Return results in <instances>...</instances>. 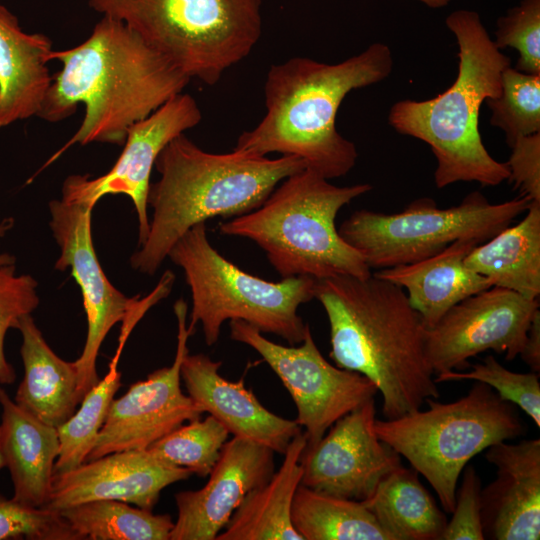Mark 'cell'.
I'll return each mask as SVG.
<instances>
[{
    "instance_id": "6da1fadb",
    "label": "cell",
    "mask_w": 540,
    "mask_h": 540,
    "mask_svg": "<svg viewBox=\"0 0 540 540\" xmlns=\"http://www.w3.org/2000/svg\"><path fill=\"white\" fill-rule=\"evenodd\" d=\"M49 59L61 62L62 68L52 76L37 117L56 123L72 116L79 104L85 112L72 137L39 171L76 144L123 145L134 124L190 81L138 33L110 16H102L82 43L53 50Z\"/></svg>"
},
{
    "instance_id": "7a4b0ae2",
    "label": "cell",
    "mask_w": 540,
    "mask_h": 540,
    "mask_svg": "<svg viewBox=\"0 0 540 540\" xmlns=\"http://www.w3.org/2000/svg\"><path fill=\"white\" fill-rule=\"evenodd\" d=\"M314 298L329 321L330 358L375 384L385 419L439 397L426 355V329L403 288L373 274L338 275L316 280Z\"/></svg>"
},
{
    "instance_id": "3957f363",
    "label": "cell",
    "mask_w": 540,
    "mask_h": 540,
    "mask_svg": "<svg viewBox=\"0 0 540 540\" xmlns=\"http://www.w3.org/2000/svg\"><path fill=\"white\" fill-rule=\"evenodd\" d=\"M392 69V52L383 43L337 64L294 57L272 65L264 86L266 114L238 137L234 150L296 156L328 180L346 175L358 153L336 129L340 104L349 92L384 80Z\"/></svg>"
},
{
    "instance_id": "277c9868",
    "label": "cell",
    "mask_w": 540,
    "mask_h": 540,
    "mask_svg": "<svg viewBox=\"0 0 540 540\" xmlns=\"http://www.w3.org/2000/svg\"><path fill=\"white\" fill-rule=\"evenodd\" d=\"M147 205L153 210L145 242L130 258L131 267L153 275L178 239L191 227L214 217L247 214L288 176L306 168L296 156H266L234 150L204 151L184 133L171 140L155 164Z\"/></svg>"
},
{
    "instance_id": "5b68a950",
    "label": "cell",
    "mask_w": 540,
    "mask_h": 540,
    "mask_svg": "<svg viewBox=\"0 0 540 540\" xmlns=\"http://www.w3.org/2000/svg\"><path fill=\"white\" fill-rule=\"evenodd\" d=\"M446 25L459 48L456 80L432 99L396 102L389 123L398 133L430 146L437 160V188L460 181L496 186L508 180L509 169L485 148L479 114L484 101L500 95L510 58L496 47L477 12L456 10L448 15Z\"/></svg>"
},
{
    "instance_id": "8992f818",
    "label": "cell",
    "mask_w": 540,
    "mask_h": 540,
    "mask_svg": "<svg viewBox=\"0 0 540 540\" xmlns=\"http://www.w3.org/2000/svg\"><path fill=\"white\" fill-rule=\"evenodd\" d=\"M371 189L367 183L339 187L305 168L285 178L257 209L220 223L219 232L255 242L282 278H367L370 267L341 237L336 217Z\"/></svg>"
},
{
    "instance_id": "52a82bcc",
    "label": "cell",
    "mask_w": 540,
    "mask_h": 540,
    "mask_svg": "<svg viewBox=\"0 0 540 540\" xmlns=\"http://www.w3.org/2000/svg\"><path fill=\"white\" fill-rule=\"evenodd\" d=\"M428 408L393 419L375 420L381 441L409 461L432 486L447 513L469 461L491 445L525 434L516 406L477 382L456 401L428 398Z\"/></svg>"
},
{
    "instance_id": "ba28073f",
    "label": "cell",
    "mask_w": 540,
    "mask_h": 540,
    "mask_svg": "<svg viewBox=\"0 0 540 540\" xmlns=\"http://www.w3.org/2000/svg\"><path fill=\"white\" fill-rule=\"evenodd\" d=\"M261 0H88L123 21L186 76L215 85L262 33Z\"/></svg>"
},
{
    "instance_id": "9c48e42d",
    "label": "cell",
    "mask_w": 540,
    "mask_h": 540,
    "mask_svg": "<svg viewBox=\"0 0 540 540\" xmlns=\"http://www.w3.org/2000/svg\"><path fill=\"white\" fill-rule=\"evenodd\" d=\"M170 260L181 267L192 308L189 328L201 324L205 342L214 345L222 324L241 320L288 344H300L310 328L298 314L314 298L316 279L310 276L267 281L240 269L209 242L205 223L191 227L173 245Z\"/></svg>"
},
{
    "instance_id": "30bf717a",
    "label": "cell",
    "mask_w": 540,
    "mask_h": 540,
    "mask_svg": "<svg viewBox=\"0 0 540 540\" xmlns=\"http://www.w3.org/2000/svg\"><path fill=\"white\" fill-rule=\"evenodd\" d=\"M530 203L519 195L493 204L474 191L458 205L443 209L422 197L398 213L355 211L338 232L370 269H384L433 256L460 239L483 243L525 213Z\"/></svg>"
},
{
    "instance_id": "8fae6325",
    "label": "cell",
    "mask_w": 540,
    "mask_h": 540,
    "mask_svg": "<svg viewBox=\"0 0 540 540\" xmlns=\"http://www.w3.org/2000/svg\"><path fill=\"white\" fill-rule=\"evenodd\" d=\"M93 208L85 203L52 200L49 203L50 228L60 248L55 269L71 274L79 285L87 318V337L80 357L75 360L79 384L84 395L98 382L96 360L99 349L111 328L125 323L130 331L143 315L172 290L175 275L167 270L156 287L144 297L128 298L106 277L98 261L92 239Z\"/></svg>"
},
{
    "instance_id": "7c38bea8",
    "label": "cell",
    "mask_w": 540,
    "mask_h": 540,
    "mask_svg": "<svg viewBox=\"0 0 540 540\" xmlns=\"http://www.w3.org/2000/svg\"><path fill=\"white\" fill-rule=\"evenodd\" d=\"M230 337L254 349L280 378L305 429L306 448L315 445L341 417L378 393L364 375L329 363L315 344L310 328L299 346L277 344L241 320L230 321Z\"/></svg>"
},
{
    "instance_id": "4fadbf2b",
    "label": "cell",
    "mask_w": 540,
    "mask_h": 540,
    "mask_svg": "<svg viewBox=\"0 0 540 540\" xmlns=\"http://www.w3.org/2000/svg\"><path fill=\"white\" fill-rule=\"evenodd\" d=\"M539 299L492 286L460 301L426 330V355L434 374L470 367L487 350L514 360L522 351Z\"/></svg>"
},
{
    "instance_id": "5bb4252c",
    "label": "cell",
    "mask_w": 540,
    "mask_h": 540,
    "mask_svg": "<svg viewBox=\"0 0 540 540\" xmlns=\"http://www.w3.org/2000/svg\"><path fill=\"white\" fill-rule=\"evenodd\" d=\"M177 347L173 363L155 370L145 380L132 384L124 395L113 399L90 461L109 453L147 449L182 424L198 419L202 409L181 389V364L189 353L187 342L194 330L187 326V304H174Z\"/></svg>"
},
{
    "instance_id": "9a60e30c",
    "label": "cell",
    "mask_w": 540,
    "mask_h": 540,
    "mask_svg": "<svg viewBox=\"0 0 540 540\" xmlns=\"http://www.w3.org/2000/svg\"><path fill=\"white\" fill-rule=\"evenodd\" d=\"M201 119L202 113L194 97L183 92L173 96L128 130L124 148L108 172L96 178L79 174L68 176L62 186V199L94 208L106 195L128 196L137 213L138 245L141 246L149 232L147 196L155 161L171 140L197 126Z\"/></svg>"
},
{
    "instance_id": "2e32d148",
    "label": "cell",
    "mask_w": 540,
    "mask_h": 540,
    "mask_svg": "<svg viewBox=\"0 0 540 540\" xmlns=\"http://www.w3.org/2000/svg\"><path fill=\"white\" fill-rule=\"evenodd\" d=\"M375 399L338 419L301 459V484L320 493L365 501L401 456L375 431Z\"/></svg>"
},
{
    "instance_id": "e0dca14e",
    "label": "cell",
    "mask_w": 540,
    "mask_h": 540,
    "mask_svg": "<svg viewBox=\"0 0 540 540\" xmlns=\"http://www.w3.org/2000/svg\"><path fill=\"white\" fill-rule=\"evenodd\" d=\"M274 453L240 437L227 440L206 484L175 495L177 519L169 540H215L245 496L273 475Z\"/></svg>"
},
{
    "instance_id": "ac0fdd59",
    "label": "cell",
    "mask_w": 540,
    "mask_h": 540,
    "mask_svg": "<svg viewBox=\"0 0 540 540\" xmlns=\"http://www.w3.org/2000/svg\"><path fill=\"white\" fill-rule=\"evenodd\" d=\"M192 474L187 468L159 460L147 449L117 451L54 474L42 508L58 511L87 501L110 499L152 510L164 488Z\"/></svg>"
},
{
    "instance_id": "d6986e66",
    "label": "cell",
    "mask_w": 540,
    "mask_h": 540,
    "mask_svg": "<svg viewBox=\"0 0 540 540\" xmlns=\"http://www.w3.org/2000/svg\"><path fill=\"white\" fill-rule=\"evenodd\" d=\"M485 459L496 467V478L481 491L485 538H540V440L505 441L486 449Z\"/></svg>"
},
{
    "instance_id": "ffe728a7",
    "label": "cell",
    "mask_w": 540,
    "mask_h": 540,
    "mask_svg": "<svg viewBox=\"0 0 540 540\" xmlns=\"http://www.w3.org/2000/svg\"><path fill=\"white\" fill-rule=\"evenodd\" d=\"M221 361L203 353L183 358L181 380L187 394L202 409L221 422L230 434L283 454L291 440L300 434L294 420L276 415L239 381H229L220 373Z\"/></svg>"
},
{
    "instance_id": "44dd1931",
    "label": "cell",
    "mask_w": 540,
    "mask_h": 540,
    "mask_svg": "<svg viewBox=\"0 0 540 540\" xmlns=\"http://www.w3.org/2000/svg\"><path fill=\"white\" fill-rule=\"evenodd\" d=\"M478 244L474 239H460L433 256L379 269L373 275L403 288L429 330L454 305L492 287L485 277L464 264L467 254Z\"/></svg>"
},
{
    "instance_id": "7402d4cb",
    "label": "cell",
    "mask_w": 540,
    "mask_h": 540,
    "mask_svg": "<svg viewBox=\"0 0 540 540\" xmlns=\"http://www.w3.org/2000/svg\"><path fill=\"white\" fill-rule=\"evenodd\" d=\"M51 39L27 33L0 3V128L37 116L51 85Z\"/></svg>"
},
{
    "instance_id": "603a6c76",
    "label": "cell",
    "mask_w": 540,
    "mask_h": 540,
    "mask_svg": "<svg viewBox=\"0 0 540 540\" xmlns=\"http://www.w3.org/2000/svg\"><path fill=\"white\" fill-rule=\"evenodd\" d=\"M1 449L14 488L13 499L42 508L49 497L59 455L57 428L20 407L0 386Z\"/></svg>"
},
{
    "instance_id": "cb8c5ba5",
    "label": "cell",
    "mask_w": 540,
    "mask_h": 540,
    "mask_svg": "<svg viewBox=\"0 0 540 540\" xmlns=\"http://www.w3.org/2000/svg\"><path fill=\"white\" fill-rule=\"evenodd\" d=\"M15 329L22 335L20 354L24 377L14 401L39 420L57 428L75 413L81 402L76 363L55 354L31 314L21 317Z\"/></svg>"
},
{
    "instance_id": "d4e9b609",
    "label": "cell",
    "mask_w": 540,
    "mask_h": 540,
    "mask_svg": "<svg viewBox=\"0 0 540 540\" xmlns=\"http://www.w3.org/2000/svg\"><path fill=\"white\" fill-rule=\"evenodd\" d=\"M306 446L303 432L291 440L278 471L245 496L215 540H303L293 526L291 508Z\"/></svg>"
},
{
    "instance_id": "484cf974",
    "label": "cell",
    "mask_w": 540,
    "mask_h": 540,
    "mask_svg": "<svg viewBox=\"0 0 540 540\" xmlns=\"http://www.w3.org/2000/svg\"><path fill=\"white\" fill-rule=\"evenodd\" d=\"M469 269L485 277L491 286L514 291L529 299L540 296V203L531 202L525 216L465 257Z\"/></svg>"
},
{
    "instance_id": "4316f807",
    "label": "cell",
    "mask_w": 540,
    "mask_h": 540,
    "mask_svg": "<svg viewBox=\"0 0 540 540\" xmlns=\"http://www.w3.org/2000/svg\"><path fill=\"white\" fill-rule=\"evenodd\" d=\"M364 502L393 540H440L448 521L418 472L403 465Z\"/></svg>"
},
{
    "instance_id": "83f0119b",
    "label": "cell",
    "mask_w": 540,
    "mask_h": 540,
    "mask_svg": "<svg viewBox=\"0 0 540 540\" xmlns=\"http://www.w3.org/2000/svg\"><path fill=\"white\" fill-rule=\"evenodd\" d=\"M291 519L303 540H393L364 501L336 497L302 484Z\"/></svg>"
},
{
    "instance_id": "f1b7e54d",
    "label": "cell",
    "mask_w": 540,
    "mask_h": 540,
    "mask_svg": "<svg viewBox=\"0 0 540 540\" xmlns=\"http://www.w3.org/2000/svg\"><path fill=\"white\" fill-rule=\"evenodd\" d=\"M58 512L80 540H169L174 526L168 514L110 499L87 501Z\"/></svg>"
},
{
    "instance_id": "f546056e",
    "label": "cell",
    "mask_w": 540,
    "mask_h": 540,
    "mask_svg": "<svg viewBox=\"0 0 540 540\" xmlns=\"http://www.w3.org/2000/svg\"><path fill=\"white\" fill-rule=\"evenodd\" d=\"M120 352L118 348L108 373L84 395L80 408L57 427L60 447L54 474L78 467L91 452L110 404L121 386V373L117 369Z\"/></svg>"
},
{
    "instance_id": "4dcf8cb0",
    "label": "cell",
    "mask_w": 540,
    "mask_h": 540,
    "mask_svg": "<svg viewBox=\"0 0 540 540\" xmlns=\"http://www.w3.org/2000/svg\"><path fill=\"white\" fill-rule=\"evenodd\" d=\"M229 431L212 415L182 424L147 450L159 460L206 477L217 462Z\"/></svg>"
},
{
    "instance_id": "1f68e13d",
    "label": "cell",
    "mask_w": 540,
    "mask_h": 540,
    "mask_svg": "<svg viewBox=\"0 0 540 540\" xmlns=\"http://www.w3.org/2000/svg\"><path fill=\"white\" fill-rule=\"evenodd\" d=\"M492 111L490 123L502 129L509 147L524 136L540 133V74L506 68L501 93L486 100Z\"/></svg>"
},
{
    "instance_id": "d6a6232c",
    "label": "cell",
    "mask_w": 540,
    "mask_h": 540,
    "mask_svg": "<svg viewBox=\"0 0 540 540\" xmlns=\"http://www.w3.org/2000/svg\"><path fill=\"white\" fill-rule=\"evenodd\" d=\"M471 371H447L437 374L436 383L474 380L490 386L504 400L523 410L540 427V382L535 372L517 373L502 366L493 355L471 364Z\"/></svg>"
},
{
    "instance_id": "836d02e7",
    "label": "cell",
    "mask_w": 540,
    "mask_h": 540,
    "mask_svg": "<svg viewBox=\"0 0 540 540\" xmlns=\"http://www.w3.org/2000/svg\"><path fill=\"white\" fill-rule=\"evenodd\" d=\"M495 35L498 49L517 50L516 70L540 74V0H521L498 19Z\"/></svg>"
},
{
    "instance_id": "e575fe53",
    "label": "cell",
    "mask_w": 540,
    "mask_h": 540,
    "mask_svg": "<svg viewBox=\"0 0 540 540\" xmlns=\"http://www.w3.org/2000/svg\"><path fill=\"white\" fill-rule=\"evenodd\" d=\"M80 540L55 510L36 508L0 493V540Z\"/></svg>"
},
{
    "instance_id": "d590c367",
    "label": "cell",
    "mask_w": 540,
    "mask_h": 540,
    "mask_svg": "<svg viewBox=\"0 0 540 540\" xmlns=\"http://www.w3.org/2000/svg\"><path fill=\"white\" fill-rule=\"evenodd\" d=\"M37 285L31 275H17L15 264L0 266V384L10 385L16 379L5 357L4 340L7 331L16 328L19 319L39 305Z\"/></svg>"
},
{
    "instance_id": "8d00e7d4",
    "label": "cell",
    "mask_w": 540,
    "mask_h": 540,
    "mask_svg": "<svg viewBox=\"0 0 540 540\" xmlns=\"http://www.w3.org/2000/svg\"><path fill=\"white\" fill-rule=\"evenodd\" d=\"M457 489L452 518L447 521L440 540L485 539L481 514V479L472 465H466Z\"/></svg>"
},
{
    "instance_id": "74e56055",
    "label": "cell",
    "mask_w": 540,
    "mask_h": 540,
    "mask_svg": "<svg viewBox=\"0 0 540 540\" xmlns=\"http://www.w3.org/2000/svg\"><path fill=\"white\" fill-rule=\"evenodd\" d=\"M510 148L508 180L521 196L540 203V133L518 138Z\"/></svg>"
},
{
    "instance_id": "f35d334b",
    "label": "cell",
    "mask_w": 540,
    "mask_h": 540,
    "mask_svg": "<svg viewBox=\"0 0 540 540\" xmlns=\"http://www.w3.org/2000/svg\"><path fill=\"white\" fill-rule=\"evenodd\" d=\"M519 355L532 372L540 373V310L533 316L524 346Z\"/></svg>"
},
{
    "instance_id": "ab89813d",
    "label": "cell",
    "mask_w": 540,
    "mask_h": 540,
    "mask_svg": "<svg viewBox=\"0 0 540 540\" xmlns=\"http://www.w3.org/2000/svg\"><path fill=\"white\" fill-rule=\"evenodd\" d=\"M14 219L12 217L5 218L0 221V238L13 227ZM15 264V257L9 253H0V266Z\"/></svg>"
},
{
    "instance_id": "60d3db41",
    "label": "cell",
    "mask_w": 540,
    "mask_h": 540,
    "mask_svg": "<svg viewBox=\"0 0 540 540\" xmlns=\"http://www.w3.org/2000/svg\"><path fill=\"white\" fill-rule=\"evenodd\" d=\"M431 8H440L448 5L452 0H419Z\"/></svg>"
},
{
    "instance_id": "b9f144b4",
    "label": "cell",
    "mask_w": 540,
    "mask_h": 540,
    "mask_svg": "<svg viewBox=\"0 0 540 540\" xmlns=\"http://www.w3.org/2000/svg\"><path fill=\"white\" fill-rule=\"evenodd\" d=\"M3 467H5V462H4V458L2 454L1 441H0V469H2Z\"/></svg>"
}]
</instances>
